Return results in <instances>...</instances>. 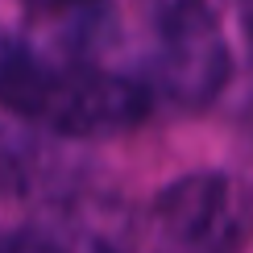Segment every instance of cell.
I'll use <instances>...</instances> for the list:
<instances>
[{"label": "cell", "mask_w": 253, "mask_h": 253, "mask_svg": "<svg viewBox=\"0 0 253 253\" xmlns=\"http://www.w3.org/2000/svg\"><path fill=\"white\" fill-rule=\"evenodd\" d=\"M0 253H46V245L34 228H25V233H0Z\"/></svg>", "instance_id": "5"}, {"label": "cell", "mask_w": 253, "mask_h": 253, "mask_svg": "<svg viewBox=\"0 0 253 253\" xmlns=\"http://www.w3.org/2000/svg\"><path fill=\"white\" fill-rule=\"evenodd\" d=\"M0 42H4V38H0Z\"/></svg>", "instance_id": "9"}, {"label": "cell", "mask_w": 253, "mask_h": 253, "mask_svg": "<svg viewBox=\"0 0 253 253\" xmlns=\"http://www.w3.org/2000/svg\"><path fill=\"white\" fill-rule=\"evenodd\" d=\"M34 4H42V0H34Z\"/></svg>", "instance_id": "8"}, {"label": "cell", "mask_w": 253, "mask_h": 253, "mask_svg": "<svg viewBox=\"0 0 253 253\" xmlns=\"http://www.w3.org/2000/svg\"><path fill=\"white\" fill-rule=\"evenodd\" d=\"M154 8V17H170V13H187V8H208V0H145Z\"/></svg>", "instance_id": "6"}, {"label": "cell", "mask_w": 253, "mask_h": 253, "mask_svg": "<svg viewBox=\"0 0 253 253\" xmlns=\"http://www.w3.org/2000/svg\"><path fill=\"white\" fill-rule=\"evenodd\" d=\"M154 224L183 253H233L253 233V183L228 170L174 178L154 204Z\"/></svg>", "instance_id": "2"}, {"label": "cell", "mask_w": 253, "mask_h": 253, "mask_svg": "<svg viewBox=\"0 0 253 253\" xmlns=\"http://www.w3.org/2000/svg\"><path fill=\"white\" fill-rule=\"evenodd\" d=\"M46 174H50V154L38 150L34 137L0 129V195H25L46 183Z\"/></svg>", "instance_id": "4"}, {"label": "cell", "mask_w": 253, "mask_h": 253, "mask_svg": "<svg viewBox=\"0 0 253 253\" xmlns=\"http://www.w3.org/2000/svg\"><path fill=\"white\" fill-rule=\"evenodd\" d=\"M241 25H245V42H249V54H253V0H241Z\"/></svg>", "instance_id": "7"}, {"label": "cell", "mask_w": 253, "mask_h": 253, "mask_svg": "<svg viewBox=\"0 0 253 253\" xmlns=\"http://www.w3.org/2000/svg\"><path fill=\"white\" fill-rule=\"evenodd\" d=\"M0 104L54 137H112L150 112V87L87 58L0 42Z\"/></svg>", "instance_id": "1"}, {"label": "cell", "mask_w": 253, "mask_h": 253, "mask_svg": "<svg viewBox=\"0 0 253 253\" xmlns=\"http://www.w3.org/2000/svg\"><path fill=\"white\" fill-rule=\"evenodd\" d=\"M154 54H150V91L199 108L224 87L228 79V42L220 34L212 8L154 17Z\"/></svg>", "instance_id": "3"}]
</instances>
